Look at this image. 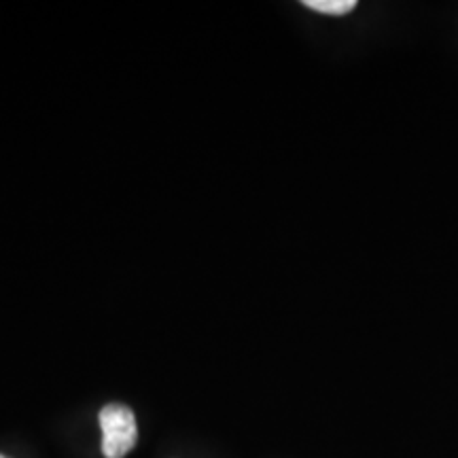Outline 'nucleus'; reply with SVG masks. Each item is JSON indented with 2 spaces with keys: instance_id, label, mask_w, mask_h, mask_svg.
Wrapping results in <instances>:
<instances>
[{
  "instance_id": "obj_3",
  "label": "nucleus",
  "mask_w": 458,
  "mask_h": 458,
  "mask_svg": "<svg viewBox=\"0 0 458 458\" xmlns=\"http://www.w3.org/2000/svg\"><path fill=\"white\" fill-rule=\"evenodd\" d=\"M0 458H4V456H0Z\"/></svg>"
},
{
  "instance_id": "obj_1",
  "label": "nucleus",
  "mask_w": 458,
  "mask_h": 458,
  "mask_svg": "<svg viewBox=\"0 0 458 458\" xmlns=\"http://www.w3.org/2000/svg\"><path fill=\"white\" fill-rule=\"evenodd\" d=\"M102 454L106 458H123L139 442L136 416L128 405L111 403L100 411Z\"/></svg>"
},
{
  "instance_id": "obj_2",
  "label": "nucleus",
  "mask_w": 458,
  "mask_h": 458,
  "mask_svg": "<svg viewBox=\"0 0 458 458\" xmlns=\"http://www.w3.org/2000/svg\"><path fill=\"white\" fill-rule=\"evenodd\" d=\"M303 4L325 15H346L357 7V0H303Z\"/></svg>"
}]
</instances>
